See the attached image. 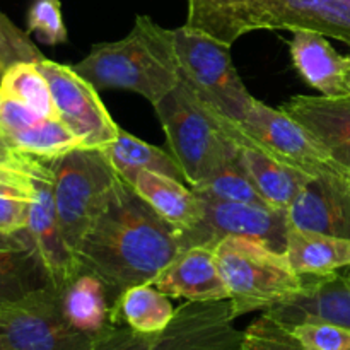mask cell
Returning a JSON list of instances; mask_svg holds the SVG:
<instances>
[{
    "label": "cell",
    "instance_id": "obj_22",
    "mask_svg": "<svg viewBox=\"0 0 350 350\" xmlns=\"http://www.w3.org/2000/svg\"><path fill=\"white\" fill-rule=\"evenodd\" d=\"M286 256L299 275H327L350 267V238L289 226Z\"/></svg>",
    "mask_w": 350,
    "mask_h": 350
},
{
    "label": "cell",
    "instance_id": "obj_12",
    "mask_svg": "<svg viewBox=\"0 0 350 350\" xmlns=\"http://www.w3.org/2000/svg\"><path fill=\"white\" fill-rule=\"evenodd\" d=\"M200 198L204 204V219L197 228L183 232L187 248L198 245L215 246L222 238L239 236L256 239L275 252L286 253V238L289 231L286 211L207 197Z\"/></svg>",
    "mask_w": 350,
    "mask_h": 350
},
{
    "label": "cell",
    "instance_id": "obj_23",
    "mask_svg": "<svg viewBox=\"0 0 350 350\" xmlns=\"http://www.w3.org/2000/svg\"><path fill=\"white\" fill-rule=\"evenodd\" d=\"M176 310L170 296L161 293L152 284H140L123 291L111 304L109 320L125 325L140 334H156L164 330L173 320Z\"/></svg>",
    "mask_w": 350,
    "mask_h": 350
},
{
    "label": "cell",
    "instance_id": "obj_28",
    "mask_svg": "<svg viewBox=\"0 0 350 350\" xmlns=\"http://www.w3.org/2000/svg\"><path fill=\"white\" fill-rule=\"evenodd\" d=\"M200 197L215 198L222 202H238V204H253L270 207L262 195L258 193L256 187L246 171L243 170L239 159L226 164L219 171H215L208 180H205L200 187L191 188Z\"/></svg>",
    "mask_w": 350,
    "mask_h": 350
},
{
    "label": "cell",
    "instance_id": "obj_27",
    "mask_svg": "<svg viewBox=\"0 0 350 350\" xmlns=\"http://www.w3.org/2000/svg\"><path fill=\"white\" fill-rule=\"evenodd\" d=\"M0 92L24 103L44 118L60 120L50 84L38 62H17L7 67L0 79Z\"/></svg>",
    "mask_w": 350,
    "mask_h": 350
},
{
    "label": "cell",
    "instance_id": "obj_26",
    "mask_svg": "<svg viewBox=\"0 0 350 350\" xmlns=\"http://www.w3.org/2000/svg\"><path fill=\"white\" fill-rule=\"evenodd\" d=\"M7 140L19 152L46 163L84 147V142L62 120L44 116H38Z\"/></svg>",
    "mask_w": 350,
    "mask_h": 350
},
{
    "label": "cell",
    "instance_id": "obj_33",
    "mask_svg": "<svg viewBox=\"0 0 350 350\" xmlns=\"http://www.w3.org/2000/svg\"><path fill=\"white\" fill-rule=\"evenodd\" d=\"M43 58L27 33L21 31L0 10V64L7 68L17 62H40Z\"/></svg>",
    "mask_w": 350,
    "mask_h": 350
},
{
    "label": "cell",
    "instance_id": "obj_14",
    "mask_svg": "<svg viewBox=\"0 0 350 350\" xmlns=\"http://www.w3.org/2000/svg\"><path fill=\"white\" fill-rule=\"evenodd\" d=\"M286 215L291 228L350 238V178H311Z\"/></svg>",
    "mask_w": 350,
    "mask_h": 350
},
{
    "label": "cell",
    "instance_id": "obj_9",
    "mask_svg": "<svg viewBox=\"0 0 350 350\" xmlns=\"http://www.w3.org/2000/svg\"><path fill=\"white\" fill-rule=\"evenodd\" d=\"M228 133L239 146H255L287 166L311 178H350L323 147L282 109H273L255 99L241 123L226 118Z\"/></svg>",
    "mask_w": 350,
    "mask_h": 350
},
{
    "label": "cell",
    "instance_id": "obj_2",
    "mask_svg": "<svg viewBox=\"0 0 350 350\" xmlns=\"http://www.w3.org/2000/svg\"><path fill=\"white\" fill-rule=\"evenodd\" d=\"M185 24L228 46L260 29L317 31L350 44V0H187Z\"/></svg>",
    "mask_w": 350,
    "mask_h": 350
},
{
    "label": "cell",
    "instance_id": "obj_6",
    "mask_svg": "<svg viewBox=\"0 0 350 350\" xmlns=\"http://www.w3.org/2000/svg\"><path fill=\"white\" fill-rule=\"evenodd\" d=\"M234 320L229 299L187 301L156 334L109 323L94 335L92 350H241L243 332L236 330Z\"/></svg>",
    "mask_w": 350,
    "mask_h": 350
},
{
    "label": "cell",
    "instance_id": "obj_19",
    "mask_svg": "<svg viewBox=\"0 0 350 350\" xmlns=\"http://www.w3.org/2000/svg\"><path fill=\"white\" fill-rule=\"evenodd\" d=\"M132 187L164 221L181 232L197 228L204 219L202 198L176 178L144 170Z\"/></svg>",
    "mask_w": 350,
    "mask_h": 350
},
{
    "label": "cell",
    "instance_id": "obj_30",
    "mask_svg": "<svg viewBox=\"0 0 350 350\" xmlns=\"http://www.w3.org/2000/svg\"><path fill=\"white\" fill-rule=\"evenodd\" d=\"M308 350H350V328L321 320L287 325Z\"/></svg>",
    "mask_w": 350,
    "mask_h": 350
},
{
    "label": "cell",
    "instance_id": "obj_29",
    "mask_svg": "<svg viewBox=\"0 0 350 350\" xmlns=\"http://www.w3.org/2000/svg\"><path fill=\"white\" fill-rule=\"evenodd\" d=\"M241 350H308L282 321L263 313L256 318L241 338Z\"/></svg>",
    "mask_w": 350,
    "mask_h": 350
},
{
    "label": "cell",
    "instance_id": "obj_7",
    "mask_svg": "<svg viewBox=\"0 0 350 350\" xmlns=\"http://www.w3.org/2000/svg\"><path fill=\"white\" fill-rule=\"evenodd\" d=\"M170 31L181 81L219 115L241 123L256 98L250 94L231 58V46L191 26Z\"/></svg>",
    "mask_w": 350,
    "mask_h": 350
},
{
    "label": "cell",
    "instance_id": "obj_1",
    "mask_svg": "<svg viewBox=\"0 0 350 350\" xmlns=\"http://www.w3.org/2000/svg\"><path fill=\"white\" fill-rule=\"evenodd\" d=\"M183 250V232L118 176L108 204L75 250V258L81 269L105 282L113 304L129 287L152 284Z\"/></svg>",
    "mask_w": 350,
    "mask_h": 350
},
{
    "label": "cell",
    "instance_id": "obj_8",
    "mask_svg": "<svg viewBox=\"0 0 350 350\" xmlns=\"http://www.w3.org/2000/svg\"><path fill=\"white\" fill-rule=\"evenodd\" d=\"M53 197L65 245L75 255L85 232L108 204L118 174L105 150L79 147L50 161Z\"/></svg>",
    "mask_w": 350,
    "mask_h": 350
},
{
    "label": "cell",
    "instance_id": "obj_36",
    "mask_svg": "<svg viewBox=\"0 0 350 350\" xmlns=\"http://www.w3.org/2000/svg\"><path fill=\"white\" fill-rule=\"evenodd\" d=\"M29 239V232L27 229L17 232V234H3L0 232V248H12V246H19Z\"/></svg>",
    "mask_w": 350,
    "mask_h": 350
},
{
    "label": "cell",
    "instance_id": "obj_37",
    "mask_svg": "<svg viewBox=\"0 0 350 350\" xmlns=\"http://www.w3.org/2000/svg\"><path fill=\"white\" fill-rule=\"evenodd\" d=\"M345 85H347V91L350 94V55L345 57Z\"/></svg>",
    "mask_w": 350,
    "mask_h": 350
},
{
    "label": "cell",
    "instance_id": "obj_35",
    "mask_svg": "<svg viewBox=\"0 0 350 350\" xmlns=\"http://www.w3.org/2000/svg\"><path fill=\"white\" fill-rule=\"evenodd\" d=\"M43 164L44 163H41L34 171H21V170H12V167H0V185L31 187V185H33V176L36 174V171L43 166Z\"/></svg>",
    "mask_w": 350,
    "mask_h": 350
},
{
    "label": "cell",
    "instance_id": "obj_20",
    "mask_svg": "<svg viewBox=\"0 0 350 350\" xmlns=\"http://www.w3.org/2000/svg\"><path fill=\"white\" fill-rule=\"evenodd\" d=\"M58 301L64 318L75 330L98 335L111 323V301L105 282L89 270L81 269L62 289Z\"/></svg>",
    "mask_w": 350,
    "mask_h": 350
},
{
    "label": "cell",
    "instance_id": "obj_13",
    "mask_svg": "<svg viewBox=\"0 0 350 350\" xmlns=\"http://www.w3.org/2000/svg\"><path fill=\"white\" fill-rule=\"evenodd\" d=\"M34 195L29 205L27 232L43 258L51 284L62 289L81 270L77 258L65 245L53 197V171L44 163L33 178Z\"/></svg>",
    "mask_w": 350,
    "mask_h": 350
},
{
    "label": "cell",
    "instance_id": "obj_31",
    "mask_svg": "<svg viewBox=\"0 0 350 350\" xmlns=\"http://www.w3.org/2000/svg\"><path fill=\"white\" fill-rule=\"evenodd\" d=\"M27 33H34L41 43L51 46L67 43L60 0H34L27 10Z\"/></svg>",
    "mask_w": 350,
    "mask_h": 350
},
{
    "label": "cell",
    "instance_id": "obj_32",
    "mask_svg": "<svg viewBox=\"0 0 350 350\" xmlns=\"http://www.w3.org/2000/svg\"><path fill=\"white\" fill-rule=\"evenodd\" d=\"M33 195L34 181L31 187L0 185V232H3V234H17V232L24 231L27 228L29 205L31 200H33Z\"/></svg>",
    "mask_w": 350,
    "mask_h": 350
},
{
    "label": "cell",
    "instance_id": "obj_18",
    "mask_svg": "<svg viewBox=\"0 0 350 350\" xmlns=\"http://www.w3.org/2000/svg\"><path fill=\"white\" fill-rule=\"evenodd\" d=\"M294 68L306 84L323 96H349L345 85V57L317 31L296 29L289 41Z\"/></svg>",
    "mask_w": 350,
    "mask_h": 350
},
{
    "label": "cell",
    "instance_id": "obj_25",
    "mask_svg": "<svg viewBox=\"0 0 350 350\" xmlns=\"http://www.w3.org/2000/svg\"><path fill=\"white\" fill-rule=\"evenodd\" d=\"M103 150L116 174L129 185H133L137 174L144 170L167 174V176L176 178L185 183L183 173H181L173 154L166 152L152 144L144 142V140L130 135L125 130L120 129L116 139Z\"/></svg>",
    "mask_w": 350,
    "mask_h": 350
},
{
    "label": "cell",
    "instance_id": "obj_34",
    "mask_svg": "<svg viewBox=\"0 0 350 350\" xmlns=\"http://www.w3.org/2000/svg\"><path fill=\"white\" fill-rule=\"evenodd\" d=\"M41 163L46 161H40L36 157L26 156V154L19 152L14 149L9 144V140L0 133V167H12V170L21 171H34Z\"/></svg>",
    "mask_w": 350,
    "mask_h": 350
},
{
    "label": "cell",
    "instance_id": "obj_15",
    "mask_svg": "<svg viewBox=\"0 0 350 350\" xmlns=\"http://www.w3.org/2000/svg\"><path fill=\"white\" fill-rule=\"evenodd\" d=\"M282 111L296 120L325 152L350 173V94L294 96Z\"/></svg>",
    "mask_w": 350,
    "mask_h": 350
},
{
    "label": "cell",
    "instance_id": "obj_24",
    "mask_svg": "<svg viewBox=\"0 0 350 350\" xmlns=\"http://www.w3.org/2000/svg\"><path fill=\"white\" fill-rule=\"evenodd\" d=\"M51 279L33 238L12 248H0V308L17 303L50 286Z\"/></svg>",
    "mask_w": 350,
    "mask_h": 350
},
{
    "label": "cell",
    "instance_id": "obj_10",
    "mask_svg": "<svg viewBox=\"0 0 350 350\" xmlns=\"http://www.w3.org/2000/svg\"><path fill=\"white\" fill-rule=\"evenodd\" d=\"M0 334L9 350H92L94 342L67 323L53 284L0 308Z\"/></svg>",
    "mask_w": 350,
    "mask_h": 350
},
{
    "label": "cell",
    "instance_id": "obj_39",
    "mask_svg": "<svg viewBox=\"0 0 350 350\" xmlns=\"http://www.w3.org/2000/svg\"><path fill=\"white\" fill-rule=\"evenodd\" d=\"M3 72H5V67H3V65H2V64H0V79H2Z\"/></svg>",
    "mask_w": 350,
    "mask_h": 350
},
{
    "label": "cell",
    "instance_id": "obj_16",
    "mask_svg": "<svg viewBox=\"0 0 350 350\" xmlns=\"http://www.w3.org/2000/svg\"><path fill=\"white\" fill-rule=\"evenodd\" d=\"M303 277L304 286L297 296L263 313L284 325L321 320L350 328V267L327 275Z\"/></svg>",
    "mask_w": 350,
    "mask_h": 350
},
{
    "label": "cell",
    "instance_id": "obj_4",
    "mask_svg": "<svg viewBox=\"0 0 350 350\" xmlns=\"http://www.w3.org/2000/svg\"><path fill=\"white\" fill-rule=\"evenodd\" d=\"M154 109L190 188L200 187L215 171L238 159L239 144L228 133L226 116L205 105L185 81Z\"/></svg>",
    "mask_w": 350,
    "mask_h": 350
},
{
    "label": "cell",
    "instance_id": "obj_21",
    "mask_svg": "<svg viewBox=\"0 0 350 350\" xmlns=\"http://www.w3.org/2000/svg\"><path fill=\"white\" fill-rule=\"evenodd\" d=\"M238 159L263 200L279 211H287L311 180V176L287 166L255 146H239Z\"/></svg>",
    "mask_w": 350,
    "mask_h": 350
},
{
    "label": "cell",
    "instance_id": "obj_38",
    "mask_svg": "<svg viewBox=\"0 0 350 350\" xmlns=\"http://www.w3.org/2000/svg\"><path fill=\"white\" fill-rule=\"evenodd\" d=\"M0 350H9V349H7V345H5V340H3L2 334H0Z\"/></svg>",
    "mask_w": 350,
    "mask_h": 350
},
{
    "label": "cell",
    "instance_id": "obj_11",
    "mask_svg": "<svg viewBox=\"0 0 350 350\" xmlns=\"http://www.w3.org/2000/svg\"><path fill=\"white\" fill-rule=\"evenodd\" d=\"M38 67L50 84L58 116L84 142V147L105 149L109 146L120 126L99 98L98 89L70 65L43 58Z\"/></svg>",
    "mask_w": 350,
    "mask_h": 350
},
{
    "label": "cell",
    "instance_id": "obj_17",
    "mask_svg": "<svg viewBox=\"0 0 350 350\" xmlns=\"http://www.w3.org/2000/svg\"><path fill=\"white\" fill-rule=\"evenodd\" d=\"M170 297L195 303L229 299L228 289L215 262L214 246L198 245L183 250L152 282Z\"/></svg>",
    "mask_w": 350,
    "mask_h": 350
},
{
    "label": "cell",
    "instance_id": "obj_5",
    "mask_svg": "<svg viewBox=\"0 0 350 350\" xmlns=\"http://www.w3.org/2000/svg\"><path fill=\"white\" fill-rule=\"evenodd\" d=\"M215 262L229 294L234 318L287 303L303 291L286 253L256 239L228 236L214 246Z\"/></svg>",
    "mask_w": 350,
    "mask_h": 350
},
{
    "label": "cell",
    "instance_id": "obj_3",
    "mask_svg": "<svg viewBox=\"0 0 350 350\" xmlns=\"http://www.w3.org/2000/svg\"><path fill=\"white\" fill-rule=\"evenodd\" d=\"M72 67L98 91L125 89L152 106L181 81L170 31L149 16H137L135 26L125 38L94 44L88 57Z\"/></svg>",
    "mask_w": 350,
    "mask_h": 350
}]
</instances>
